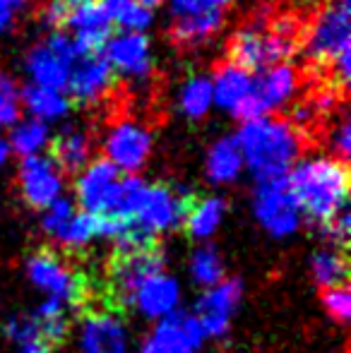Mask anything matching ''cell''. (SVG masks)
I'll return each mask as SVG.
<instances>
[{"label": "cell", "mask_w": 351, "mask_h": 353, "mask_svg": "<svg viewBox=\"0 0 351 353\" xmlns=\"http://www.w3.org/2000/svg\"><path fill=\"white\" fill-rule=\"evenodd\" d=\"M224 24V12L221 10H207V12L185 14V17H176L171 24V39L181 46H197L212 34L219 32Z\"/></svg>", "instance_id": "obj_22"}, {"label": "cell", "mask_w": 351, "mask_h": 353, "mask_svg": "<svg viewBox=\"0 0 351 353\" xmlns=\"http://www.w3.org/2000/svg\"><path fill=\"white\" fill-rule=\"evenodd\" d=\"M241 149L236 137H224L210 149V157H207V176L212 183H231L241 171Z\"/></svg>", "instance_id": "obj_25"}, {"label": "cell", "mask_w": 351, "mask_h": 353, "mask_svg": "<svg viewBox=\"0 0 351 353\" xmlns=\"http://www.w3.org/2000/svg\"><path fill=\"white\" fill-rule=\"evenodd\" d=\"M19 118V89L5 72H0V128L14 125Z\"/></svg>", "instance_id": "obj_31"}, {"label": "cell", "mask_w": 351, "mask_h": 353, "mask_svg": "<svg viewBox=\"0 0 351 353\" xmlns=\"http://www.w3.org/2000/svg\"><path fill=\"white\" fill-rule=\"evenodd\" d=\"M192 276L202 286H217V283L224 281V262L221 255L217 252V248L205 245L200 250H195L192 255Z\"/></svg>", "instance_id": "obj_29"}, {"label": "cell", "mask_w": 351, "mask_h": 353, "mask_svg": "<svg viewBox=\"0 0 351 353\" xmlns=\"http://www.w3.org/2000/svg\"><path fill=\"white\" fill-rule=\"evenodd\" d=\"M286 183L299 212L320 228L349 207V168L334 157L296 163Z\"/></svg>", "instance_id": "obj_1"}, {"label": "cell", "mask_w": 351, "mask_h": 353, "mask_svg": "<svg viewBox=\"0 0 351 353\" xmlns=\"http://www.w3.org/2000/svg\"><path fill=\"white\" fill-rule=\"evenodd\" d=\"M349 0H332L315 17L303 43V56L313 65H334L339 56L349 53Z\"/></svg>", "instance_id": "obj_5"}, {"label": "cell", "mask_w": 351, "mask_h": 353, "mask_svg": "<svg viewBox=\"0 0 351 353\" xmlns=\"http://www.w3.org/2000/svg\"><path fill=\"white\" fill-rule=\"evenodd\" d=\"M77 58H80V53H77L72 37L56 32L46 43H39L29 51L27 70L37 87L61 92L68 87L70 68L75 65Z\"/></svg>", "instance_id": "obj_6"}, {"label": "cell", "mask_w": 351, "mask_h": 353, "mask_svg": "<svg viewBox=\"0 0 351 353\" xmlns=\"http://www.w3.org/2000/svg\"><path fill=\"white\" fill-rule=\"evenodd\" d=\"M24 3H27V0H0V34L8 32L17 8H22Z\"/></svg>", "instance_id": "obj_35"}, {"label": "cell", "mask_w": 351, "mask_h": 353, "mask_svg": "<svg viewBox=\"0 0 351 353\" xmlns=\"http://www.w3.org/2000/svg\"><path fill=\"white\" fill-rule=\"evenodd\" d=\"M111 24L128 29V32L140 34L152 24V12L135 3V0H101Z\"/></svg>", "instance_id": "obj_27"}, {"label": "cell", "mask_w": 351, "mask_h": 353, "mask_svg": "<svg viewBox=\"0 0 351 353\" xmlns=\"http://www.w3.org/2000/svg\"><path fill=\"white\" fill-rule=\"evenodd\" d=\"M43 231L51 236L61 252L82 250L97 238V219L92 214L75 212L70 200L58 197L43 214Z\"/></svg>", "instance_id": "obj_8"}, {"label": "cell", "mask_w": 351, "mask_h": 353, "mask_svg": "<svg viewBox=\"0 0 351 353\" xmlns=\"http://www.w3.org/2000/svg\"><path fill=\"white\" fill-rule=\"evenodd\" d=\"M192 197H195L192 192L166 185V183L147 185L135 219L145 223L147 228L157 231L159 236L164 231H171V228H183V221H185V214Z\"/></svg>", "instance_id": "obj_7"}, {"label": "cell", "mask_w": 351, "mask_h": 353, "mask_svg": "<svg viewBox=\"0 0 351 353\" xmlns=\"http://www.w3.org/2000/svg\"><path fill=\"white\" fill-rule=\"evenodd\" d=\"M299 29L294 19L274 22L272 29H263L260 24L241 29L229 41V63L245 72H260L277 68L294 56L299 46Z\"/></svg>", "instance_id": "obj_3"}, {"label": "cell", "mask_w": 351, "mask_h": 353, "mask_svg": "<svg viewBox=\"0 0 351 353\" xmlns=\"http://www.w3.org/2000/svg\"><path fill=\"white\" fill-rule=\"evenodd\" d=\"M70 3H77V0H70Z\"/></svg>", "instance_id": "obj_39"}, {"label": "cell", "mask_w": 351, "mask_h": 353, "mask_svg": "<svg viewBox=\"0 0 351 353\" xmlns=\"http://www.w3.org/2000/svg\"><path fill=\"white\" fill-rule=\"evenodd\" d=\"M17 183L24 202L34 210H48L61 197L63 190V176L51 163V159L41 157V154L22 159Z\"/></svg>", "instance_id": "obj_12"}, {"label": "cell", "mask_w": 351, "mask_h": 353, "mask_svg": "<svg viewBox=\"0 0 351 353\" xmlns=\"http://www.w3.org/2000/svg\"><path fill=\"white\" fill-rule=\"evenodd\" d=\"M294 89H296V72L289 65L270 68L258 79H253V87H250L248 97L241 101V106L234 113L245 123L260 121L272 108L289 101Z\"/></svg>", "instance_id": "obj_9"}, {"label": "cell", "mask_w": 351, "mask_h": 353, "mask_svg": "<svg viewBox=\"0 0 351 353\" xmlns=\"http://www.w3.org/2000/svg\"><path fill=\"white\" fill-rule=\"evenodd\" d=\"M320 301H323L325 310L332 315V320L347 325L349 317H351L349 286H339V288H328V291H320Z\"/></svg>", "instance_id": "obj_32"}, {"label": "cell", "mask_w": 351, "mask_h": 353, "mask_svg": "<svg viewBox=\"0 0 351 353\" xmlns=\"http://www.w3.org/2000/svg\"><path fill=\"white\" fill-rule=\"evenodd\" d=\"M48 142V128L41 121H24L12 130L10 147L22 157H34Z\"/></svg>", "instance_id": "obj_28"}, {"label": "cell", "mask_w": 351, "mask_h": 353, "mask_svg": "<svg viewBox=\"0 0 351 353\" xmlns=\"http://www.w3.org/2000/svg\"><path fill=\"white\" fill-rule=\"evenodd\" d=\"M226 212V202L221 197H192L190 207H188L185 221L183 228L192 241H205L217 231Z\"/></svg>", "instance_id": "obj_20"}, {"label": "cell", "mask_w": 351, "mask_h": 353, "mask_svg": "<svg viewBox=\"0 0 351 353\" xmlns=\"http://www.w3.org/2000/svg\"><path fill=\"white\" fill-rule=\"evenodd\" d=\"M349 135H351L349 121H347V118H342V123H339L337 132H334V137H332V149H334V154H337L334 159H339V161H344V163H347L349 152H351Z\"/></svg>", "instance_id": "obj_34"}, {"label": "cell", "mask_w": 351, "mask_h": 353, "mask_svg": "<svg viewBox=\"0 0 351 353\" xmlns=\"http://www.w3.org/2000/svg\"><path fill=\"white\" fill-rule=\"evenodd\" d=\"M313 279L323 291L349 286V252L344 248H320L313 255Z\"/></svg>", "instance_id": "obj_23"}, {"label": "cell", "mask_w": 351, "mask_h": 353, "mask_svg": "<svg viewBox=\"0 0 351 353\" xmlns=\"http://www.w3.org/2000/svg\"><path fill=\"white\" fill-rule=\"evenodd\" d=\"M255 214H258L260 223L274 236H286L299 228L301 212L289 190L286 176L260 181V188L255 192Z\"/></svg>", "instance_id": "obj_10"}, {"label": "cell", "mask_w": 351, "mask_h": 353, "mask_svg": "<svg viewBox=\"0 0 351 353\" xmlns=\"http://www.w3.org/2000/svg\"><path fill=\"white\" fill-rule=\"evenodd\" d=\"M103 58L108 61L113 72L130 74V77H147L152 70L150 39L145 34H135V32L108 39Z\"/></svg>", "instance_id": "obj_16"}, {"label": "cell", "mask_w": 351, "mask_h": 353, "mask_svg": "<svg viewBox=\"0 0 351 353\" xmlns=\"http://www.w3.org/2000/svg\"><path fill=\"white\" fill-rule=\"evenodd\" d=\"M241 157L248 161L258 181L284 178L301 154V135L291 123L279 118H260L241 128Z\"/></svg>", "instance_id": "obj_2"}, {"label": "cell", "mask_w": 351, "mask_h": 353, "mask_svg": "<svg viewBox=\"0 0 351 353\" xmlns=\"http://www.w3.org/2000/svg\"><path fill=\"white\" fill-rule=\"evenodd\" d=\"M106 159L118 171H140L152 152V135L137 123H121L106 137Z\"/></svg>", "instance_id": "obj_14"}, {"label": "cell", "mask_w": 351, "mask_h": 353, "mask_svg": "<svg viewBox=\"0 0 351 353\" xmlns=\"http://www.w3.org/2000/svg\"><path fill=\"white\" fill-rule=\"evenodd\" d=\"M176 301H178V286L166 274L150 279L135 296V303L140 305V310L150 317H166L169 312H174Z\"/></svg>", "instance_id": "obj_24"}, {"label": "cell", "mask_w": 351, "mask_h": 353, "mask_svg": "<svg viewBox=\"0 0 351 353\" xmlns=\"http://www.w3.org/2000/svg\"><path fill=\"white\" fill-rule=\"evenodd\" d=\"M241 291L243 286L239 279H224L207 293H202L195 305V320L200 322L205 336L219 339L229 332V320L241 301Z\"/></svg>", "instance_id": "obj_13"}, {"label": "cell", "mask_w": 351, "mask_h": 353, "mask_svg": "<svg viewBox=\"0 0 351 353\" xmlns=\"http://www.w3.org/2000/svg\"><path fill=\"white\" fill-rule=\"evenodd\" d=\"M121 178V171L108 159H97V161L89 163L85 173L75 183V197L80 202L82 212L97 216Z\"/></svg>", "instance_id": "obj_17"}, {"label": "cell", "mask_w": 351, "mask_h": 353, "mask_svg": "<svg viewBox=\"0 0 351 353\" xmlns=\"http://www.w3.org/2000/svg\"><path fill=\"white\" fill-rule=\"evenodd\" d=\"M82 353H126V330L121 317L106 312L85 315Z\"/></svg>", "instance_id": "obj_18"}, {"label": "cell", "mask_w": 351, "mask_h": 353, "mask_svg": "<svg viewBox=\"0 0 351 353\" xmlns=\"http://www.w3.org/2000/svg\"><path fill=\"white\" fill-rule=\"evenodd\" d=\"M19 101H24L27 111L34 116V121H56V118L66 116L70 111V101L63 94L51 92V89H41L37 84L24 87V92L19 94Z\"/></svg>", "instance_id": "obj_26"}, {"label": "cell", "mask_w": 351, "mask_h": 353, "mask_svg": "<svg viewBox=\"0 0 351 353\" xmlns=\"http://www.w3.org/2000/svg\"><path fill=\"white\" fill-rule=\"evenodd\" d=\"M48 159L58 168V173L66 176H75L89 161V137L82 128H66L51 140V149H48Z\"/></svg>", "instance_id": "obj_19"}, {"label": "cell", "mask_w": 351, "mask_h": 353, "mask_svg": "<svg viewBox=\"0 0 351 353\" xmlns=\"http://www.w3.org/2000/svg\"><path fill=\"white\" fill-rule=\"evenodd\" d=\"M229 3L231 0H174L171 10H174L176 17H185V14L207 12V10H221Z\"/></svg>", "instance_id": "obj_33"}, {"label": "cell", "mask_w": 351, "mask_h": 353, "mask_svg": "<svg viewBox=\"0 0 351 353\" xmlns=\"http://www.w3.org/2000/svg\"><path fill=\"white\" fill-rule=\"evenodd\" d=\"M250 87H253V77L250 72L241 70V68L224 63L217 70L214 84H212V99H217L221 108L226 111H236L245 97H248Z\"/></svg>", "instance_id": "obj_21"}, {"label": "cell", "mask_w": 351, "mask_h": 353, "mask_svg": "<svg viewBox=\"0 0 351 353\" xmlns=\"http://www.w3.org/2000/svg\"><path fill=\"white\" fill-rule=\"evenodd\" d=\"M142 353H171L169 349H166L161 341H157L154 336L150 334V339L145 341V346H142Z\"/></svg>", "instance_id": "obj_36"}, {"label": "cell", "mask_w": 351, "mask_h": 353, "mask_svg": "<svg viewBox=\"0 0 351 353\" xmlns=\"http://www.w3.org/2000/svg\"><path fill=\"white\" fill-rule=\"evenodd\" d=\"M212 106V82L205 77H192L181 92V108L188 118H202Z\"/></svg>", "instance_id": "obj_30"}, {"label": "cell", "mask_w": 351, "mask_h": 353, "mask_svg": "<svg viewBox=\"0 0 351 353\" xmlns=\"http://www.w3.org/2000/svg\"><path fill=\"white\" fill-rule=\"evenodd\" d=\"M8 154H10V144L0 137V166H3L5 161H8Z\"/></svg>", "instance_id": "obj_38"}, {"label": "cell", "mask_w": 351, "mask_h": 353, "mask_svg": "<svg viewBox=\"0 0 351 353\" xmlns=\"http://www.w3.org/2000/svg\"><path fill=\"white\" fill-rule=\"evenodd\" d=\"M113 72L103 53H94V56H80L75 65L70 68V77H68V89H70L75 103H92L99 101L103 94L111 89Z\"/></svg>", "instance_id": "obj_15"}, {"label": "cell", "mask_w": 351, "mask_h": 353, "mask_svg": "<svg viewBox=\"0 0 351 353\" xmlns=\"http://www.w3.org/2000/svg\"><path fill=\"white\" fill-rule=\"evenodd\" d=\"M68 303L48 298L37 312L27 317H12L5 325V334L19 346L22 353H56L70 336Z\"/></svg>", "instance_id": "obj_4"}, {"label": "cell", "mask_w": 351, "mask_h": 353, "mask_svg": "<svg viewBox=\"0 0 351 353\" xmlns=\"http://www.w3.org/2000/svg\"><path fill=\"white\" fill-rule=\"evenodd\" d=\"M66 29H72L75 48L80 56L103 53L108 39H111V19L103 10L101 0H77L68 14Z\"/></svg>", "instance_id": "obj_11"}, {"label": "cell", "mask_w": 351, "mask_h": 353, "mask_svg": "<svg viewBox=\"0 0 351 353\" xmlns=\"http://www.w3.org/2000/svg\"><path fill=\"white\" fill-rule=\"evenodd\" d=\"M137 5H140V8H145V10H154V8H159L161 3H164V0H135Z\"/></svg>", "instance_id": "obj_37"}]
</instances>
